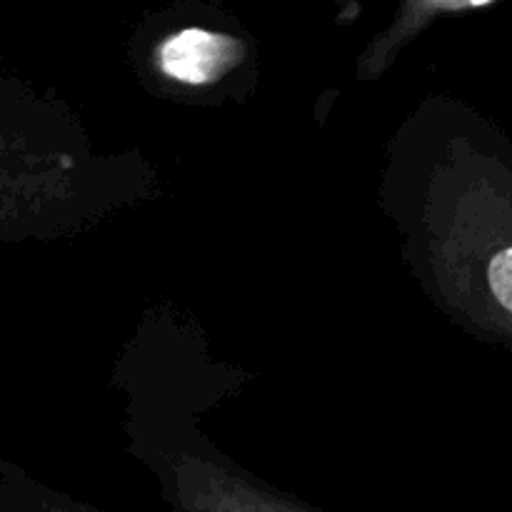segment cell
Masks as SVG:
<instances>
[{
    "mask_svg": "<svg viewBox=\"0 0 512 512\" xmlns=\"http://www.w3.org/2000/svg\"><path fill=\"white\" fill-rule=\"evenodd\" d=\"M238 55L240 43L230 35L185 28L160 43L158 68L180 85H208L228 73Z\"/></svg>",
    "mask_w": 512,
    "mask_h": 512,
    "instance_id": "cell-1",
    "label": "cell"
},
{
    "mask_svg": "<svg viewBox=\"0 0 512 512\" xmlns=\"http://www.w3.org/2000/svg\"><path fill=\"white\" fill-rule=\"evenodd\" d=\"M0 505L10 512H83L65 510L50 503H35L28 493L18 485L13 470L0 463ZM188 512H298L280 505L268 503L253 493H240V490L205 488L188 500Z\"/></svg>",
    "mask_w": 512,
    "mask_h": 512,
    "instance_id": "cell-2",
    "label": "cell"
},
{
    "mask_svg": "<svg viewBox=\"0 0 512 512\" xmlns=\"http://www.w3.org/2000/svg\"><path fill=\"white\" fill-rule=\"evenodd\" d=\"M23 145L3 120V100H0V238H13L18 225L30 218L35 208V188L38 180L25 170Z\"/></svg>",
    "mask_w": 512,
    "mask_h": 512,
    "instance_id": "cell-3",
    "label": "cell"
},
{
    "mask_svg": "<svg viewBox=\"0 0 512 512\" xmlns=\"http://www.w3.org/2000/svg\"><path fill=\"white\" fill-rule=\"evenodd\" d=\"M488 280L495 300H498L508 313H512V248L500 250V253L490 260Z\"/></svg>",
    "mask_w": 512,
    "mask_h": 512,
    "instance_id": "cell-4",
    "label": "cell"
}]
</instances>
